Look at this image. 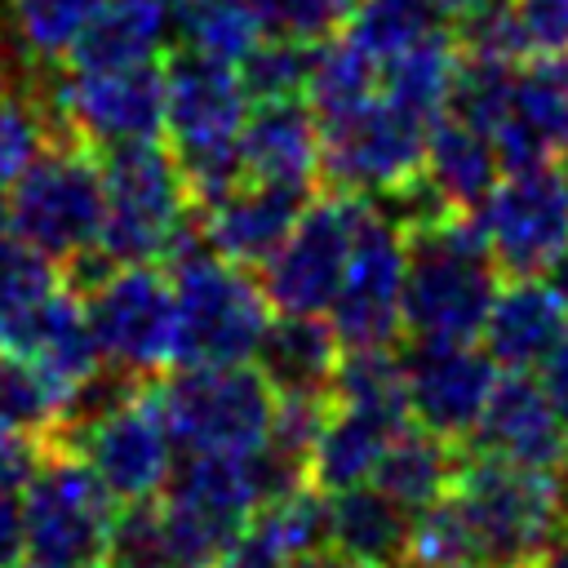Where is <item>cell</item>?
<instances>
[{
  "label": "cell",
  "instance_id": "cell-1",
  "mask_svg": "<svg viewBox=\"0 0 568 568\" xmlns=\"http://www.w3.org/2000/svg\"><path fill=\"white\" fill-rule=\"evenodd\" d=\"M497 275L475 213H448L408 231L399 333L413 342H475L497 297Z\"/></svg>",
  "mask_w": 568,
  "mask_h": 568
},
{
  "label": "cell",
  "instance_id": "cell-2",
  "mask_svg": "<svg viewBox=\"0 0 568 568\" xmlns=\"http://www.w3.org/2000/svg\"><path fill=\"white\" fill-rule=\"evenodd\" d=\"M453 497L462 501L479 546V564L488 568H519L568 537L564 466L537 470L462 448Z\"/></svg>",
  "mask_w": 568,
  "mask_h": 568
},
{
  "label": "cell",
  "instance_id": "cell-3",
  "mask_svg": "<svg viewBox=\"0 0 568 568\" xmlns=\"http://www.w3.org/2000/svg\"><path fill=\"white\" fill-rule=\"evenodd\" d=\"M102 169V231L98 248L115 266L160 262L164 244L195 209L182 182V169L160 138L98 146Z\"/></svg>",
  "mask_w": 568,
  "mask_h": 568
},
{
  "label": "cell",
  "instance_id": "cell-4",
  "mask_svg": "<svg viewBox=\"0 0 568 568\" xmlns=\"http://www.w3.org/2000/svg\"><path fill=\"white\" fill-rule=\"evenodd\" d=\"M160 417L182 453H253L275 417V390L257 364H200L155 373Z\"/></svg>",
  "mask_w": 568,
  "mask_h": 568
},
{
  "label": "cell",
  "instance_id": "cell-5",
  "mask_svg": "<svg viewBox=\"0 0 568 568\" xmlns=\"http://www.w3.org/2000/svg\"><path fill=\"white\" fill-rule=\"evenodd\" d=\"M169 280H173V297H178L173 364L178 368L248 364L266 333V320H271L262 280H253L248 266L217 257L213 248L173 266Z\"/></svg>",
  "mask_w": 568,
  "mask_h": 568
},
{
  "label": "cell",
  "instance_id": "cell-6",
  "mask_svg": "<svg viewBox=\"0 0 568 568\" xmlns=\"http://www.w3.org/2000/svg\"><path fill=\"white\" fill-rule=\"evenodd\" d=\"M13 235L44 262L62 266L71 253L89 248L102 231V169L98 151L80 138L44 146L9 195Z\"/></svg>",
  "mask_w": 568,
  "mask_h": 568
},
{
  "label": "cell",
  "instance_id": "cell-7",
  "mask_svg": "<svg viewBox=\"0 0 568 568\" xmlns=\"http://www.w3.org/2000/svg\"><path fill=\"white\" fill-rule=\"evenodd\" d=\"M22 493L27 555L36 564L102 568L115 524V497L80 453L49 448Z\"/></svg>",
  "mask_w": 568,
  "mask_h": 568
},
{
  "label": "cell",
  "instance_id": "cell-8",
  "mask_svg": "<svg viewBox=\"0 0 568 568\" xmlns=\"http://www.w3.org/2000/svg\"><path fill=\"white\" fill-rule=\"evenodd\" d=\"M426 164V124L390 106L382 93L337 120H320V186L346 195H382Z\"/></svg>",
  "mask_w": 568,
  "mask_h": 568
},
{
  "label": "cell",
  "instance_id": "cell-9",
  "mask_svg": "<svg viewBox=\"0 0 568 568\" xmlns=\"http://www.w3.org/2000/svg\"><path fill=\"white\" fill-rule=\"evenodd\" d=\"M80 302H84L89 328L106 364H120L142 377H155L173 364L178 297H173V280L164 266L155 262L115 266Z\"/></svg>",
  "mask_w": 568,
  "mask_h": 568
},
{
  "label": "cell",
  "instance_id": "cell-10",
  "mask_svg": "<svg viewBox=\"0 0 568 568\" xmlns=\"http://www.w3.org/2000/svg\"><path fill=\"white\" fill-rule=\"evenodd\" d=\"M364 209H368L364 195L324 191V186L315 191L288 240L262 266V293L271 311H306V315L328 311Z\"/></svg>",
  "mask_w": 568,
  "mask_h": 568
},
{
  "label": "cell",
  "instance_id": "cell-11",
  "mask_svg": "<svg viewBox=\"0 0 568 568\" xmlns=\"http://www.w3.org/2000/svg\"><path fill=\"white\" fill-rule=\"evenodd\" d=\"M475 217L506 280L541 275L550 257L568 244V191L559 182V169L537 164L501 173V182L475 209Z\"/></svg>",
  "mask_w": 568,
  "mask_h": 568
},
{
  "label": "cell",
  "instance_id": "cell-12",
  "mask_svg": "<svg viewBox=\"0 0 568 568\" xmlns=\"http://www.w3.org/2000/svg\"><path fill=\"white\" fill-rule=\"evenodd\" d=\"M399 293H404V235L368 200L342 284L328 302V324L342 346H390L399 337Z\"/></svg>",
  "mask_w": 568,
  "mask_h": 568
},
{
  "label": "cell",
  "instance_id": "cell-13",
  "mask_svg": "<svg viewBox=\"0 0 568 568\" xmlns=\"http://www.w3.org/2000/svg\"><path fill=\"white\" fill-rule=\"evenodd\" d=\"M53 106L71 138L98 146L146 142L164 133V67L142 62L124 71H53Z\"/></svg>",
  "mask_w": 568,
  "mask_h": 568
},
{
  "label": "cell",
  "instance_id": "cell-14",
  "mask_svg": "<svg viewBox=\"0 0 568 568\" xmlns=\"http://www.w3.org/2000/svg\"><path fill=\"white\" fill-rule=\"evenodd\" d=\"M399 359H404L413 422L462 444L497 386L501 373L497 359L475 342H413V337H408V355Z\"/></svg>",
  "mask_w": 568,
  "mask_h": 568
},
{
  "label": "cell",
  "instance_id": "cell-15",
  "mask_svg": "<svg viewBox=\"0 0 568 568\" xmlns=\"http://www.w3.org/2000/svg\"><path fill=\"white\" fill-rule=\"evenodd\" d=\"M151 382L155 377H146V386L133 399L98 417L71 448L98 470V479L111 488L115 501L155 497L173 470V435L160 417Z\"/></svg>",
  "mask_w": 568,
  "mask_h": 568
},
{
  "label": "cell",
  "instance_id": "cell-16",
  "mask_svg": "<svg viewBox=\"0 0 568 568\" xmlns=\"http://www.w3.org/2000/svg\"><path fill=\"white\" fill-rule=\"evenodd\" d=\"M462 448L501 457L515 466H537V470L568 466V435H564L541 382L528 377V368L497 373V386H493L479 422L462 439Z\"/></svg>",
  "mask_w": 568,
  "mask_h": 568
},
{
  "label": "cell",
  "instance_id": "cell-17",
  "mask_svg": "<svg viewBox=\"0 0 568 568\" xmlns=\"http://www.w3.org/2000/svg\"><path fill=\"white\" fill-rule=\"evenodd\" d=\"M501 173L550 164L568 146V53H532L515 67L510 106L493 129Z\"/></svg>",
  "mask_w": 568,
  "mask_h": 568
},
{
  "label": "cell",
  "instance_id": "cell-18",
  "mask_svg": "<svg viewBox=\"0 0 568 568\" xmlns=\"http://www.w3.org/2000/svg\"><path fill=\"white\" fill-rule=\"evenodd\" d=\"M315 191L320 186L244 178L226 195H217L209 209H200L204 235H209L217 257H226L235 266H248V271L266 266V257L288 240V231L297 226V217L306 213Z\"/></svg>",
  "mask_w": 568,
  "mask_h": 568
},
{
  "label": "cell",
  "instance_id": "cell-19",
  "mask_svg": "<svg viewBox=\"0 0 568 568\" xmlns=\"http://www.w3.org/2000/svg\"><path fill=\"white\" fill-rule=\"evenodd\" d=\"M413 422L408 408L395 404H351L328 399L315 453H311V484L320 493H342L373 479V466L382 462L386 444Z\"/></svg>",
  "mask_w": 568,
  "mask_h": 568
},
{
  "label": "cell",
  "instance_id": "cell-20",
  "mask_svg": "<svg viewBox=\"0 0 568 568\" xmlns=\"http://www.w3.org/2000/svg\"><path fill=\"white\" fill-rule=\"evenodd\" d=\"M479 337L497 368H541L568 337V302L546 280L515 275L506 288H497Z\"/></svg>",
  "mask_w": 568,
  "mask_h": 568
},
{
  "label": "cell",
  "instance_id": "cell-21",
  "mask_svg": "<svg viewBox=\"0 0 568 568\" xmlns=\"http://www.w3.org/2000/svg\"><path fill=\"white\" fill-rule=\"evenodd\" d=\"M169 49V0H102L62 53L67 71H124Z\"/></svg>",
  "mask_w": 568,
  "mask_h": 568
},
{
  "label": "cell",
  "instance_id": "cell-22",
  "mask_svg": "<svg viewBox=\"0 0 568 568\" xmlns=\"http://www.w3.org/2000/svg\"><path fill=\"white\" fill-rule=\"evenodd\" d=\"M240 164H244V178H257V182L320 186V120H315V111L302 98L262 102L240 129Z\"/></svg>",
  "mask_w": 568,
  "mask_h": 568
},
{
  "label": "cell",
  "instance_id": "cell-23",
  "mask_svg": "<svg viewBox=\"0 0 568 568\" xmlns=\"http://www.w3.org/2000/svg\"><path fill=\"white\" fill-rule=\"evenodd\" d=\"M342 342L328 320L306 311H280L266 320V333L253 351L257 373L275 395H328Z\"/></svg>",
  "mask_w": 568,
  "mask_h": 568
},
{
  "label": "cell",
  "instance_id": "cell-24",
  "mask_svg": "<svg viewBox=\"0 0 568 568\" xmlns=\"http://www.w3.org/2000/svg\"><path fill=\"white\" fill-rule=\"evenodd\" d=\"M328 497V546L342 559H351L355 568H390L408 555L413 515L399 510L382 488L355 484Z\"/></svg>",
  "mask_w": 568,
  "mask_h": 568
},
{
  "label": "cell",
  "instance_id": "cell-25",
  "mask_svg": "<svg viewBox=\"0 0 568 568\" xmlns=\"http://www.w3.org/2000/svg\"><path fill=\"white\" fill-rule=\"evenodd\" d=\"M422 173L435 182V191L457 209V213H475L493 186L501 182V160L493 146V133L457 120V115H439L426 129V164Z\"/></svg>",
  "mask_w": 568,
  "mask_h": 568
},
{
  "label": "cell",
  "instance_id": "cell-26",
  "mask_svg": "<svg viewBox=\"0 0 568 568\" xmlns=\"http://www.w3.org/2000/svg\"><path fill=\"white\" fill-rule=\"evenodd\" d=\"M457 462H462V448L417 422H408L382 453V462L373 466V488H382L399 510L417 515L426 510L430 501H439L453 479H457Z\"/></svg>",
  "mask_w": 568,
  "mask_h": 568
},
{
  "label": "cell",
  "instance_id": "cell-27",
  "mask_svg": "<svg viewBox=\"0 0 568 568\" xmlns=\"http://www.w3.org/2000/svg\"><path fill=\"white\" fill-rule=\"evenodd\" d=\"M457 58H462V49H457L453 31L426 36V40H417L413 49H404V53L377 62V93H382L390 106L408 111L413 120H422V124L430 129V120H439L444 106H448V89H453Z\"/></svg>",
  "mask_w": 568,
  "mask_h": 568
},
{
  "label": "cell",
  "instance_id": "cell-28",
  "mask_svg": "<svg viewBox=\"0 0 568 568\" xmlns=\"http://www.w3.org/2000/svg\"><path fill=\"white\" fill-rule=\"evenodd\" d=\"M262 36L248 0H169V40L222 62H240Z\"/></svg>",
  "mask_w": 568,
  "mask_h": 568
},
{
  "label": "cell",
  "instance_id": "cell-29",
  "mask_svg": "<svg viewBox=\"0 0 568 568\" xmlns=\"http://www.w3.org/2000/svg\"><path fill=\"white\" fill-rule=\"evenodd\" d=\"M373 98H377V58H368L351 36L315 44V62L306 80V106L315 111V120H337Z\"/></svg>",
  "mask_w": 568,
  "mask_h": 568
},
{
  "label": "cell",
  "instance_id": "cell-30",
  "mask_svg": "<svg viewBox=\"0 0 568 568\" xmlns=\"http://www.w3.org/2000/svg\"><path fill=\"white\" fill-rule=\"evenodd\" d=\"M439 31H448V27H444V13L435 9V0H364V4H355L351 22H346V36L377 62H386Z\"/></svg>",
  "mask_w": 568,
  "mask_h": 568
},
{
  "label": "cell",
  "instance_id": "cell-31",
  "mask_svg": "<svg viewBox=\"0 0 568 568\" xmlns=\"http://www.w3.org/2000/svg\"><path fill=\"white\" fill-rule=\"evenodd\" d=\"M102 568H186V559L173 541L169 515L160 506V493L124 501V510H115Z\"/></svg>",
  "mask_w": 568,
  "mask_h": 568
},
{
  "label": "cell",
  "instance_id": "cell-32",
  "mask_svg": "<svg viewBox=\"0 0 568 568\" xmlns=\"http://www.w3.org/2000/svg\"><path fill=\"white\" fill-rule=\"evenodd\" d=\"M4 4L18 53L31 67H53L62 62V53L71 49V40L102 0H4Z\"/></svg>",
  "mask_w": 568,
  "mask_h": 568
},
{
  "label": "cell",
  "instance_id": "cell-33",
  "mask_svg": "<svg viewBox=\"0 0 568 568\" xmlns=\"http://www.w3.org/2000/svg\"><path fill=\"white\" fill-rule=\"evenodd\" d=\"M58 390L44 382V373L13 351H0V435H22L40 439L44 448L53 444L58 426Z\"/></svg>",
  "mask_w": 568,
  "mask_h": 568
},
{
  "label": "cell",
  "instance_id": "cell-34",
  "mask_svg": "<svg viewBox=\"0 0 568 568\" xmlns=\"http://www.w3.org/2000/svg\"><path fill=\"white\" fill-rule=\"evenodd\" d=\"M311 62H315V44L271 36L266 44H253V49L235 62V71H240L244 98L257 102V106H262V102H293V98L306 102Z\"/></svg>",
  "mask_w": 568,
  "mask_h": 568
},
{
  "label": "cell",
  "instance_id": "cell-35",
  "mask_svg": "<svg viewBox=\"0 0 568 568\" xmlns=\"http://www.w3.org/2000/svg\"><path fill=\"white\" fill-rule=\"evenodd\" d=\"M510 84H515V67L497 62V58H475L462 53L457 71H453V89H448V115L493 133L510 106Z\"/></svg>",
  "mask_w": 568,
  "mask_h": 568
},
{
  "label": "cell",
  "instance_id": "cell-36",
  "mask_svg": "<svg viewBox=\"0 0 568 568\" xmlns=\"http://www.w3.org/2000/svg\"><path fill=\"white\" fill-rule=\"evenodd\" d=\"M408 555L422 559L426 568H462V564H479V546H475L470 519H466L462 501L453 497V488H448L439 501H430L426 510L413 515Z\"/></svg>",
  "mask_w": 568,
  "mask_h": 568
},
{
  "label": "cell",
  "instance_id": "cell-37",
  "mask_svg": "<svg viewBox=\"0 0 568 568\" xmlns=\"http://www.w3.org/2000/svg\"><path fill=\"white\" fill-rule=\"evenodd\" d=\"M448 31H453L457 49L462 53H475V58H497V62H510V67H519L524 58H532L528 31H524V18H519V4L515 0H488L475 13L448 22Z\"/></svg>",
  "mask_w": 568,
  "mask_h": 568
},
{
  "label": "cell",
  "instance_id": "cell-38",
  "mask_svg": "<svg viewBox=\"0 0 568 568\" xmlns=\"http://www.w3.org/2000/svg\"><path fill=\"white\" fill-rule=\"evenodd\" d=\"M262 31L280 40H302V44H324L337 31H346L355 0H248Z\"/></svg>",
  "mask_w": 568,
  "mask_h": 568
},
{
  "label": "cell",
  "instance_id": "cell-39",
  "mask_svg": "<svg viewBox=\"0 0 568 568\" xmlns=\"http://www.w3.org/2000/svg\"><path fill=\"white\" fill-rule=\"evenodd\" d=\"M288 559H293V550L284 546V537L271 524V515L253 510L248 524L235 532V541L217 555L213 568H288Z\"/></svg>",
  "mask_w": 568,
  "mask_h": 568
},
{
  "label": "cell",
  "instance_id": "cell-40",
  "mask_svg": "<svg viewBox=\"0 0 568 568\" xmlns=\"http://www.w3.org/2000/svg\"><path fill=\"white\" fill-rule=\"evenodd\" d=\"M532 53H568V0H515Z\"/></svg>",
  "mask_w": 568,
  "mask_h": 568
},
{
  "label": "cell",
  "instance_id": "cell-41",
  "mask_svg": "<svg viewBox=\"0 0 568 568\" xmlns=\"http://www.w3.org/2000/svg\"><path fill=\"white\" fill-rule=\"evenodd\" d=\"M44 444L40 439H22V435H0V493H22L36 475V466L44 462Z\"/></svg>",
  "mask_w": 568,
  "mask_h": 568
},
{
  "label": "cell",
  "instance_id": "cell-42",
  "mask_svg": "<svg viewBox=\"0 0 568 568\" xmlns=\"http://www.w3.org/2000/svg\"><path fill=\"white\" fill-rule=\"evenodd\" d=\"M22 555H27L22 501H18V493H0V568H18Z\"/></svg>",
  "mask_w": 568,
  "mask_h": 568
},
{
  "label": "cell",
  "instance_id": "cell-43",
  "mask_svg": "<svg viewBox=\"0 0 568 568\" xmlns=\"http://www.w3.org/2000/svg\"><path fill=\"white\" fill-rule=\"evenodd\" d=\"M541 390H546V399H550V408H555V417H559V426H564V435H568V337L550 351V359L541 364Z\"/></svg>",
  "mask_w": 568,
  "mask_h": 568
},
{
  "label": "cell",
  "instance_id": "cell-44",
  "mask_svg": "<svg viewBox=\"0 0 568 568\" xmlns=\"http://www.w3.org/2000/svg\"><path fill=\"white\" fill-rule=\"evenodd\" d=\"M31 62L18 53V44H13V31H9V4L0 0V80H9V75H22Z\"/></svg>",
  "mask_w": 568,
  "mask_h": 568
},
{
  "label": "cell",
  "instance_id": "cell-45",
  "mask_svg": "<svg viewBox=\"0 0 568 568\" xmlns=\"http://www.w3.org/2000/svg\"><path fill=\"white\" fill-rule=\"evenodd\" d=\"M288 568H355V564H351V559H342L333 546H320V550H311V555L288 559Z\"/></svg>",
  "mask_w": 568,
  "mask_h": 568
},
{
  "label": "cell",
  "instance_id": "cell-46",
  "mask_svg": "<svg viewBox=\"0 0 568 568\" xmlns=\"http://www.w3.org/2000/svg\"><path fill=\"white\" fill-rule=\"evenodd\" d=\"M541 275H546V284H550V288H555V293L568 302V244H564V248L550 257V266H546Z\"/></svg>",
  "mask_w": 568,
  "mask_h": 568
},
{
  "label": "cell",
  "instance_id": "cell-47",
  "mask_svg": "<svg viewBox=\"0 0 568 568\" xmlns=\"http://www.w3.org/2000/svg\"><path fill=\"white\" fill-rule=\"evenodd\" d=\"M519 568H568V537H564V541H555L550 550H541L537 559L519 564Z\"/></svg>",
  "mask_w": 568,
  "mask_h": 568
},
{
  "label": "cell",
  "instance_id": "cell-48",
  "mask_svg": "<svg viewBox=\"0 0 568 568\" xmlns=\"http://www.w3.org/2000/svg\"><path fill=\"white\" fill-rule=\"evenodd\" d=\"M479 4H488V0H435V9L444 13V22H457V18H466V13H475Z\"/></svg>",
  "mask_w": 568,
  "mask_h": 568
},
{
  "label": "cell",
  "instance_id": "cell-49",
  "mask_svg": "<svg viewBox=\"0 0 568 568\" xmlns=\"http://www.w3.org/2000/svg\"><path fill=\"white\" fill-rule=\"evenodd\" d=\"M390 568H426V564H422V559H413V555H404V559H395Z\"/></svg>",
  "mask_w": 568,
  "mask_h": 568
},
{
  "label": "cell",
  "instance_id": "cell-50",
  "mask_svg": "<svg viewBox=\"0 0 568 568\" xmlns=\"http://www.w3.org/2000/svg\"><path fill=\"white\" fill-rule=\"evenodd\" d=\"M559 182H564V191H568V146H564V164H559Z\"/></svg>",
  "mask_w": 568,
  "mask_h": 568
},
{
  "label": "cell",
  "instance_id": "cell-51",
  "mask_svg": "<svg viewBox=\"0 0 568 568\" xmlns=\"http://www.w3.org/2000/svg\"><path fill=\"white\" fill-rule=\"evenodd\" d=\"M18 568H53V564H36V559H31V564H18Z\"/></svg>",
  "mask_w": 568,
  "mask_h": 568
},
{
  "label": "cell",
  "instance_id": "cell-52",
  "mask_svg": "<svg viewBox=\"0 0 568 568\" xmlns=\"http://www.w3.org/2000/svg\"><path fill=\"white\" fill-rule=\"evenodd\" d=\"M462 568H488V564H462Z\"/></svg>",
  "mask_w": 568,
  "mask_h": 568
}]
</instances>
